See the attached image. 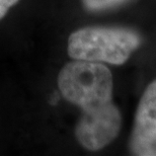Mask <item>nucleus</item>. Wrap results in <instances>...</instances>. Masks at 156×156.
Instances as JSON below:
<instances>
[{
	"label": "nucleus",
	"mask_w": 156,
	"mask_h": 156,
	"mask_svg": "<svg viewBox=\"0 0 156 156\" xmlns=\"http://www.w3.org/2000/svg\"><path fill=\"white\" fill-rule=\"evenodd\" d=\"M57 81L63 98L81 108L75 126L79 144L90 151L111 144L120 133L122 115L113 101L110 69L98 62L74 60L62 68Z\"/></svg>",
	"instance_id": "nucleus-1"
},
{
	"label": "nucleus",
	"mask_w": 156,
	"mask_h": 156,
	"mask_svg": "<svg viewBox=\"0 0 156 156\" xmlns=\"http://www.w3.org/2000/svg\"><path fill=\"white\" fill-rule=\"evenodd\" d=\"M141 36L123 27H85L68 39V55L73 60L122 65L141 45Z\"/></svg>",
	"instance_id": "nucleus-2"
},
{
	"label": "nucleus",
	"mask_w": 156,
	"mask_h": 156,
	"mask_svg": "<svg viewBox=\"0 0 156 156\" xmlns=\"http://www.w3.org/2000/svg\"><path fill=\"white\" fill-rule=\"evenodd\" d=\"M129 1L131 0H81L84 8L91 12L112 10Z\"/></svg>",
	"instance_id": "nucleus-4"
},
{
	"label": "nucleus",
	"mask_w": 156,
	"mask_h": 156,
	"mask_svg": "<svg viewBox=\"0 0 156 156\" xmlns=\"http://www.w3.org/2000/svg\"><path fill=\"white\" fill-rule=\"evenodd\" d=\"M129 148L133 155L156 156V79L146 87L137 107Z\"/></svg>",
	"instance_id": "nucleus-3"
},
{
	"label": "nucleus",
	"mask_w": 156,
	"mask_h": 156,
	"mask_svg": "<svg viewBox=\"0 0 156 156\" xmlns=\"http://www.w3.org/2000/svg\"><path fill=\"white\" fill-rule=\"evenodd\" d=\"M20 0H0V20L7 14L12 6H14Z\"/></svg>",
	"instance_id": "nucleus-5"
}]
</instances>
